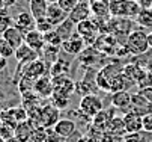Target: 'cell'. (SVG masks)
Instances as JSON below:
<instances>
[{"instance_id": "obj_1", "label": "cell", "mask_w": 152, "mask_h": 142, "mask_svg": "<svg viewBox=\"0 0 152 142\" xmlns=\"http://www.w3.org/2000/svg\"><path fill=\"white\" fill-rule=\"evenodd\" d=\"M142 11L137 0H110V15L122 18H134Z\"/></svg>"}, {"instance_id": "obj_2", "label": "cell", "mask_w": 152, "mask_h": 142, "mask_svg": "<svg viewBox=\"0 0 152 142\" xmlns=\"http://www.w3.org/2000/svg\"><path fill=\"white\" fill-rule=\"evenodd\" d=\"M125 46L129 50V53L136 54V56L143 54L151 49L149 43H148V33L142 29H136V30H133L131 33H129L126 41H125Z\"/></svg>"}, {"instance_id": "obj_3", "label": "cell", "mask_w": 152, "mask_h": 142, "mask_svg": "<svg viewBox=\"0 0 152 142\" xmlns=\"http://www.w3.org/2000/svg\"><path fill=\"white\" fill-rule=\"evenodd\" d=\"M124 71V68H121L119 65H115V64H108L105 65L104 68H101L98 73H96V86L105 92H110V82L112 79L118 74H121Z\"/></svg>"}, {"instance_id": "obj_4", "label": "cell", "mask_w": 152, "mask_h": 142, "mask_svg": "<svg viewBox=\"0 0 152 142\" xmlns=\"http://www.w3.org/2000/svg\"><path fill=\"white\" fill-rule=\"evenodd\" d=\"M78 109H80L86 116L94 118V116H96V115L104 109V106H102V101H101V98H99L98 95L89 94V95L81 97L80 103H78Z\"/></svg>"}, {"instance_id": "obj_5", "label": "cell", "mask_w": 152, "mask_h": 142, "mask_svg": "<svg viewBox=\"0 0 152 142\" xmlns=\"http://www.w3.org/2000/svg\"><path fill=\"white\" fill-rule=\"evenodd\" d=\"M77 33L80 36H83V39L86 41V44H95L96 39L99 38V29L96 26V23H94L92 20H84V21L77 24Z\"/></svg>"}, {"instance_id": "obj_6", "label": "cell", "mask_w": 152, "mask_h": 142, "mask_svg": "<svg viewBox=\"0 0 152 142\" xmlns=\"http://www.w3.org/2000/svg\"><path fill=\"white\" fill-rule=\"evenodd\" d=\"M14 26L26 35L36 29V18L30 14V11H20L14 17Z\"/></svg>"}, {"instance_id": "obj_7", "label": "cell", "mask_w": 152, "mask_h": 142, "mask_svg": "<svg viewBox=\"0 0 152 142\" xmlns=\"http://www.w3.org/2000/svg\"><path fill=\"white\" fill-rule=\"evenodd\" d=\"M23 65V76H27L33 80H38L39 77L45 76L47 70H48V64L45 62L44 59H36L33 62H29V64H21Z\"/></svg>"}, {"instance_id": "obj_8", "label": "cell", "mask_w": 152, "mask_h": 142, "mask_svg": "<svg viewBox=\"0 0 152 142\" xmlns=\"http://www.w3.org/2000/svg\"><path fill=\"white\" fill-rule=\"evenodd\" d=\"M92 14V8H91V2L89 0H80L77 3V6L68 14V18L72 20L75 24L84 21V20H89Z\"/></svg>"}, {"instance_id": "obj_9", "label": "cell", "mask_w": 152, "mask_h": 142, "mask_svg": "<svg viewBox=\"0 0 152 142\" xmlns=\"http://www.w3.org/2000/svg\"><path fill=\"white\" fill-rule=\"evenodd\" d=\"M53 85H54V92L71 97L72 92H75V82L68 76H57L53 77Z\"/></svg>"}, {"instance_id": "obj_10", "label": "cell", "mask_w": 152, "mask_h": 142, "mask_svg": "<svg viewBox=\"0 0 152 142\" xmlns=\"http://www.w3.org/2000/svg\"><path fill=\"white\" fill-rule=\"evenodd\" d=\"M86 41L83 39V36H80L77 32L69 38V39H66V41H63L62 43V50L65 52V53H68V54H80L84 49H86Z\"/></svg>"}, {"instance_id": "obj_11", "label": "cell", "mask_w": 152, "mask_h": 142, "mask_svg": "<svg viewBox=\"0 0 152 142\" xmlns=\"http://www.w3.org/2000/svg\"><path fill=\"white\" fill-rule=\"evenodd\" d=\"M59 119H60V112L56 106L48 104L41 109V126L42 127H45V129L54 127Z\"/></svg>"}, {"instance_id": "obj_12", "label": "cell", "mask_w": 152, "mask_h": 142, "mask_svg": "<svg viewBox=\"0 0 152 142\" xmlns=\"http://www.w3.org/2000/svg\"><path fill=\"white\" fill-rule=\"evenodd\" d=\"M143 116H140L139 113L128 110L124 115V124L126 129V135L128 133H140L143 132Z\"/></svg>"}, {"instance_id": "obj_13", "label": "cell", "mask_w": 152, "mask_h": 142, "mask_svg": "<svg viewBox=\"0 0 152 142\" xmlns=\"http://www.w3.org/2000/svg\"><path fill=\"white\" fill-rule=\"evenodd\" d=\"M33 92L39 97H51L54 94V85H53V77L51 76H42L38 80H35V88Z\"/></svg>"}, {"instance_id": "obj_14", "label": "cell", "mask_w": 152, "mask_h": 142, "mask_svg": "<svg viewBox=\"0 0 152 142\" xmlns=\"http://www.w3.org/2000/svg\"><path fill=\"white\" fill-rule=\"evenodd\" d=\"M53 130L63 139H68L77 133V124H75V121H72L69 118H60L57 121V124L53 127Z\"/></svg>"}, {"instance_id": "obj_15", "label": "cell", "mask_w": 152, "mask_h": 142, "mask_svg": "<svg viewBox=\"0 0 152 142\" xmlns=\"http://www.w3.org/2000/svg\"><path fill=\"white\" fill-rule=\"evenodd\" d=\"M112 106L121 110H131V103H133V95L129 94L128 91H119V92H113L112 94Z\"/></svg>"}, {"instance_id": "obj_16", "label": "cell", "mask_w": 152, "mask_h": 142, "mask_svg": "<svg viewBox=\"0 0 152 142\" xmlns=\"http://www.w3.org/2000/svg\"><path fill=\"white\" fill-rule=\"evenodd\" d=\"M39 53L35 52L32 47H29L26 43L24 44H21L17 50H15V59H17V62L18 64H29V62H33V60L39 59Z\"/></svg>"}, {"instance_id": "obj_17", "label": "cell", "mask_w": 152, "mask_h": 142, "mask_svg": "<svg viewBox=\"0 0 152 142\" xmlns=\"http://www.w3.org/2000/svg\"><path fill=\"white\" fill-rule=\"evenodd\" d=\"M115 109L116 107H110V109H102L96 116H94L92 118V126H95L96 129H99V130H102L104 133L107 132V127H108V123L116 116L115 115Z\"/></svg>"}, {"instance_id": "obj_18", "label": "cell", "mask_w": 152, "mask_h": 142, "mask_svg": "<svg viewBox=\"0 0 152 142\" xmlns=\"http://www.w3.org/2000/svg\"><path fill=\"white\" fill-rule=\"evenodd\" d=\"M24 43H26L29 47H32L35 52H38L39 54L42 53L44 47L47 46V44H45V38H44V33L38 32L36 29L24 35Z\"/></svg>"}, {"instance_id": "obj_19", "label": "cell", "mask_w": 152, "mask_h": 142, "mask_svg": "<svg viewBox=\"0 0 152 142\" xmlns=\"http://www.w3.org/2000/svg\"><path fill=\"white\" fill-rule=\"evenodd\" d=\"M131 110L136 112V113H139L140 116L149 115V113H152V103H149L145 97H142L139 92H136V94H133Z\"/></svg>"}, {"instance_id": "obj_20", "label": "cell", "mask_w": 152, "mask_h": 142, "mask_svg": "<svg viewBox=\"0 0 152 142\" xmlns=\"http://www.w3.org/2000/svg\"><path fill=\"white\" fill-rule=\"evenodd\" d=\"M134 82L131 79H129L126 74L121 73L118 76H115L112 79V82H110V92H119V91H129L133 88Z\"/></svg>"}, {"instance_id": "obj_21", "label": "cell", "mask_w": 152, "mask_h": 142, "mask_svg": "<svg viewBox=\"0 0 152 142\" xmlns=\"http://www.w3.org/2000/svg\"><path fill=\"white\" fill-rule=\"evenodd\" d=\"M47 18L51 21V24L56 27V26H59L60 23H63L65 20L68 18V14L65 12L57 3H50L48 9H47Z\"/></svg>"}, {"instance_id": "obj_22", "label": "cell", "mask_w": 152, "mask_h": 142, "mask_svg": "<svg viewBox=\"0 0 152 142\" xmlns=\"http://www.w3.org/2000/svg\"><path fill=\"white\" fill-rule=\"evenodd\" d=\"M6 41L17 50L21 44H24V33L21 32V30H18L15 26H11L3 35H2Z\"/></svg>"}, {"instance_id": "obj_23", "label": "cell", "mask_w": 152, "mask_h": 142, "mask_svg": "<svg viewBox=\"0 0 152 142\" xmlns=\"http://www.w3.org/2000/svg\"><path fill=\"white\" fill-rule=\"evenodd\" d=\"M92 14L98 18H108L110 17V0H89Z\"/></svg>"}, {"instance_id": "obj_24", "label": "cell", "mask_w": 152, "mask_h": 142, "mask_svg": "<svg viewBox=\"0 0 152 142\" xmlns=\"http://www.w3.org/2000/svg\"><path fill=\"white\" fill-rule=\"evenodd\" d=\"M80 64L81 65H86L88 68H92L94 65L98 64V57H99V53L96 49H92V47H88V49H84L80 54Z\"/></svg>"}, {"instance_id": "obj_25", "label": "cell", "mask_w": 152, "mask_h": 142, "mask_svg": "<svg viewBox=\"0 0 152 142\" xmlns=\"http://www.w3.org/2000/svg\"><path fill=\"white\" fill-rule=\"evenodd\" d=\"M56 32L59 33V36L62 38V41H66V39H69L72 35H74V30L77 29V24L72 21V20L66 18L63 23H60L59 26L54 27Z\"/></svg>"}, {"instance_id": "obj_26", "label": "cell", "mask_w": 152, "mask_h": 142, "mask_svg": "<svg viewBox=\"0 0 152 142\" xmlns=\"http://www.w3.org/2000/svg\"><path fill=\"white\" fill-rule=\"evenodd\" d=\"M71 71V62L66 59H57L54 64L50 65V76L57 77V76H66V73Z\"/></svg>"}, {"instance_id": "obj_27", "label": "cell", "mask_w": 152, "mask_h": 142, "mask_svg": "<svg viewBox=\"0 0 152 142\" xmlns=\"http://www.w3.org/2000/svg\"><path fill=\"white\" fill-rule=\"evenodd\" d=\"M48 2L47 0H30V5H29V11L30 14L38 20L42 17H47V9H48Z\"/></svg>"}, {"instance_id": "obj_28", "label": "cell", "mask_w": 152, "mask_h": 142, "mask_svg": "<svg viewBox=\"0 0 152 142\" xmlns=\"http://www.w3.org/2000/svg\"><path fill=\"white\" fill-rule=\"evenodd\" d=\"M15 138L17 139H20L21 142H29L30 139H32V135H33V129L30 127V124L29 123H20L17 127H15Z\"/></svg>"}, {"instance_id": "obj_29", "label": "cell", "mask_w": 152, "mask_h": 142, "mask_svg": "<svg viewBox=\"0 0 152 142\" xmlns=\"http://www.w3.org/2000/svg\"><path fill=\"white\" fill-rule=\"evenodd\" d=\"M107 132L125 138V136H126V129H125V124H124V116H122V118H121V116H115L110 123H108Z\"/></svg>"}, {"instance_id": "obj_30", "label": "cell", "mask_w": 152, "mask_h": 142, "mask_svg": "<svg viewBox=\"0 0 152 142\" xmlns=\"http://www.w3.org/2000/svg\"><path fill=\"white\" fill-rule=\"evenodd\" d=\"M124 74H126L134 83H139L140 80L145 77L146 71H143L140 67H137V65H134V64H129V65L124 67Z\"/></svg>"}, {"instance_id": "obj_31", "label": "cell", "mask_w": 152, "mask_h": 142, "mask_svg": "<svg viewBox=\"0 0 152 142\" xmlns=\"http://www.w3.org/2000/svg\"><path fill=\"white\" fill-rule=\"evenodd\" d=\"M60 49H62V47L45 46L41 54H42V57H44V60H45V62H47L48 65H51V64H54L56 60L59 59V52H60Z\"/></svg>"}, {"instance_id": "obj_32", "label": "cell", "mask_w": 152, "mask_h": 142, "mask_svg": "<svg viewBox=\"0 0 152 142\" xmlns=\"http://www.w3.org/2000/svg\"><path fill=\"white\" fill-rule=\"evenodd\" d=\"M11 26H14V17L8 12V8H3L0 11V36H2Z\"/></svg>"}, {"instance_id": "obj_33", "label": "cell", "mask_w": 152, "mask_h": 142, "mask_svg": "<svg viewBox=\"0 0 152 142\" xmlns=\"http://www.w3.org/2000/svg\"><path fill=\"white\" fill-rule=\"evenodd\" d=\"M136 23L142 27H152V9H142L136 17Z\"/></svg>"}, {"instance_id": "obj_34", "label": "cell", "mask_w": 152, "mask_h": 142, "mask_svg": "<svg viewBox=\"0 0 152 142\" xmlns=\"http://www.w3.org/2000/svg\"><path fill=\"white\" fill-rule=\"evenodd\" d=\"M50 98H51V104H53V106H56L59 110L66 109V107L69 106V101H71V100H69L71 97L62 95V94H56V92H54Z\"/></svg>"}, {"instance_id": "obj_35", "label": "cell", "mask_w": 152, "mask_h": 142, "mask_svg": "<svg viewBox=\"0 0 152 142\" xmlns=\"http://www.w3.org/2000/svg\"><path fill=\"white\" fill-rule=\"evenodd\" d=\"M0 54L6 59H11L12 56H15V49L6 41L3 36H0Z\"/></svg>"}, {"instance_id": "obj_36", "label": "cell", "mask_w": 152, "mask_h": 142, "mask_svg": "<svg viewBox=\"0 0 152 142\" xmlns=\"http://www.w3.org/2000/svg\"><path fill=\"white\" fill-rule=\"evenodd\" d=\"M44 38H45V44L47 46H54V47H62V38L59 36V33L56 32V29H53V30H50V32H47L45 35H44Z\"/></svg>"}, {"instance_id": "obj_37", "label": "cell", "mask_w": 152, "mask_h": 142, "mask_svg": "<svg viewBox=\"0 0 152 142\" xmlns=\"http://www.w3.org/2000/svg\"><path fill=\"white\" fill-rule=\"evenodd\" d=\"M54 29V26L51 24V21L47 18V17H42V18H38L36 20V30L38 32H41V33H47V32H50V30H53Z\"/></svg>"}, {"instance_id": "obj_38", "label": "cell", "mask_w": 152, "mask_h": 142, "mask_svg": "<svg viewBox=\"0 0 152 142\" xmlns=\"http://www.w3.org/2000/svg\"><path fill=\"white\" fill-rule=\"evenodd\" d=\"M80 2V0H59V2H57V5L65 11V12H66V14H69L75 6H77V3Z\"/></svg>"}, {"instance_id": "obj_39", "label": "cell", "mask_w": 152, "mask_h": 142, "mask_svg": "<svg viewBox=\"0 0 152 142\" xmlns=\"http://www.w3.org/2000/svg\"><path fill=\"white\" fill-rule=\"evenodd\" d=\"M101 142H125V138L119 136V135H115V133H110V132H105Z\"/></svg>"}, {"instance_id": "obj_40", "label": "cell", "mask_w": 152, "mask_h": 142, "mask_svg": "<svg viewBox=\"0 0 152 142\" xmlns=\"http://www.w3.org/2000/svg\"><path fill=\"white\" fill-rule=\"evenodd\" d=\"M45 142H65V139H63L62 136H59L54 130L47 129V138H45Z\"/></svg>"}, {"instance_id": "obj_41", "label": "cell", "mask_w": 152, "mask_h": 142, "mask_svg": "<svg viewBox=\"0 0 152 142\" xmlns=\"http://www.w3.org/2000/svg\"><path fill=\"white\" fill-rule=\"evenodd\" d=\"M125 142H146V141L140 132V133H128L125 136Z\"/></svg>"}, {"instance_id": "obj_42", "label": "cell", "mask_w": 152, "mask_h": 142, "mask_svg": "<svg viewBox=\"0 0 152 142\" xmlns=\"http://www.w3.org/2000/svg\"><path fill=\"white\" fill-rule=\"evenodd\" d=\"M142 119H143V132H152V113L145 115Z\"/></svg>"}, {"instance_id": "obj_43", "label": "cell", "mask_w": 152, "mask_h": 142, "mask_svg": "<svg viewBox=\"0 0 152 142\" xmlns=\"http://www.w3.org/2000/svg\"><path fill=\"white\" fill-rule=\"evenodd\" d=\"M142 97H145L149 103H152V86H146V88H142L137 91Z\"/></svg>"}, {"instance_id": "obj_44", "label": "cell", "mask_w": 152, "mask_h": 142, "mask_svg": "<svg viewBox=\"0 0 152 142\" xmlns=\"http://www.w3.org/2000/svg\"><path fill=\"white\" fill-rule=\"evenodd\" d=\"M142 9H152V0H137Z\"/></svg>"}, {"instance_id": "obj_45", "label": "cell", "mask_w": 152, "mask_h": 142, "mask_svg": "<svg viewBox=\"0 0 152 142\" xmlns=\"http://www.w3.org/2000/svg\"><path fill=\"white\" fill-rule=\"evenodd\" d=\"M78 142H96V141H95V139H92L89 135H80Z\"/></svg>"}, {"instance_id": "obj_46", "label": "cell", "mask_w": 152, "mask_h": 142, "mask_svg": "<svg viewBox=\"0 0 152 142\" xmlns=\"http://www.w3.org/2000/svg\"><path fill=\"white\" fill-rule=\"evenodd\" d=\"M6 67H8V59H6V57H3L2 54H0V73H2Z\"/></svg>"}, {"instance_id": "obj_47", "label": "cell", "mask_w": 152, "mask_h": 142, "mask_svg": "<svg viewBox=\"0 0 152 142\" xmlns=\"http://www.w3.org/2000/svg\"><path fill=\"white\" fill-rule=\"evenodd\" d=\"M148 43H149V47L152 49V32L148 33Z\"/></svg>"}, {"instance_id": "obj_48", "label": "cell", "mask_w": 152, "mask_h": 142, "mask_svg": "<svg viewBox=\"0 0 152 142\" xmlns=\"http://www.w3.org/2000/svg\"><path fill=\"white\" fill-rule=\"evenodd\" d=\"M3 8H6V5H5V2H3V0H0V11H2Z\"/></svg>"}, {"instance_id": "obj_49", "label": "cell", "mask_w": 152, "mask_h": 142, "mask_svg": "<svg viewBox=\"0 0 152 142\" xmlns=\"http://www.w3.org/2000/svg\"><path fill=\"white\" fill-rule=\"evenodd\" d=\"M47 2H48V3H57L59 0H47Z\"/></svg>"}, {"instance_id": "obj_50", "label": "cell", "mask_w": 152, "mask_h": 142, "mask_svg": "<svg viewBox=\"0 0 152 142\" xmlns=\"http://www.w3.org/2000/svg\"><path fill=\"white\" fill-rule=\"evenodd\" d=\"M2 98H3V92H2V88H0V101H2Z\"/></svg>"}, {"instance_id": "obj_51", "label": "cell", "mask_w": 152, "mask_h": 142, "mask_svg": "<svg viewBox=\"0 0 152 142\" xmlns=\"http://www.w3.org/2000/svg\"><path fill=\"white\" fill-rule=\"evenodd\" d=\"M0 142H5V139H2V138H0Z\"/></svg>"}]
</instances>
